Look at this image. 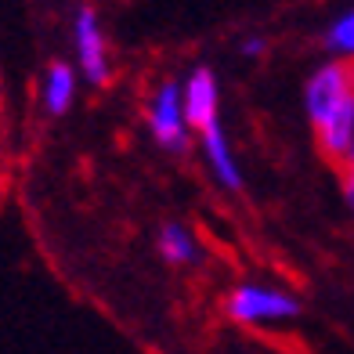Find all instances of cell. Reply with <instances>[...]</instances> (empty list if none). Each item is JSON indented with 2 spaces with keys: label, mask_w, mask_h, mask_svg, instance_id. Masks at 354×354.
Here are the masks:
<instances>
[{
  "label": "cell",
  "mask_w": 354,
  "mask_h": 354,
  "mask_svg": "<svg viewBox=\"0 0 354 354\" xmlns=\"http://www.w3.org/2000/svg\"><path fill=\"white\" fill-rule=\"evenodd\" d=\"M304 112H308L318 152L344 167L354 145V62L326 58L304 80Z\"/></svg>",
  "instance_id": "6da1fadb"
},
{
  "label": "cell",
  "mask_w": 354,
  "mask_h": 354,
  "mask_svg": "<svg viewBox=\"0 0 354 354\" xmlns=\"http://www.w3.org/2000/svg\"><path fill=\"white\" fill-rule=\"evenodd\" d=\"M224 311L239 326L271 329V326H289L293 318H300L304 308L289 289L275 282H235L224 297Z\"/></svg>",
  "instance_id": "7a4b0ae2"
},
{
  "label": "cell",
  "mask_w": 354,
  "mask_h": 354,
  "mask_svg": "<svg viewBox=\"0 0 354 354\" xmlns=\"http://www.w3.org/2000/svg\"><path fill=\"white\" fill-rule=\"evenodd\" d=\"M145 127H149L152 141L163 152H185L188 141L196 138L185 116L181 102V80H159L145 98Z\"/></svg>",
  "instance_id": "3957f363"
},
{
  "label": "cell",
  "mask_w": 354,
  "mask_h": 354,
  "mask_svg": "<svg viewBox=\"0 0 354 354\" xmlns=\"http://www.w3.org/2000/svg\"><path fill=\"white\" fill-rule=\"evenodd\" d=\"M73 66L80 80L91 87H105L112 80V51H109V33L102 15L91 4H80L73 15Z\"/></svg>",
  "instance_id": "277c9868"
},
{
  "label": "cell",
  "mask_w": 354,
  "mask_h": 354,
  "mask_svg": "<svg viewBox=\"0 0 354 354\" xmlns=\"http://www.w3.org/2000/svg\"><path fill=\"white\" fill-rule=\"evenodd\" d=\"M181 102L192 134L221 123V80L210 66H192L181 80Z\"/></svg>",
  "instance_id": "5b68a950"
},
{
  "label": "cell",
  "mask_w": 354,
  "mask_h": 354,
  "mask_svg": "<svg viewBox=\"0 0 354 354\" xmlns=\"http://www.w3.org/2000/svg\"><path fill=\"white\" fill-rule=\"evenodd\" d=\"M196 141H199L203 163H206L214 181L224 192H243V185H246L243 163H239V156L232 149V138H228V131H224V123H214V127H206V131H199Z\"/></svg>",
  "instance_id": "8992f818"
},
{
  "label": "cell",
  "mask_w": 354,
  "mask_h": 354,
  "mask_svg": "<svg viewBox=\"0 0 354 354\" xmlns=\"http://www.w3.org/2000/svg\"><path fill=\"white\" fill-rule=\"evenodd\" d=\"M76 94H80V73L73 62H62V58L47 62V69L40 76V109L51 120H58L66 112H73Z\"/></svg>",
  "instance_id": "52a82bcc"
},
{
  "label": "cell",
  "mask_w": 354,
  "mask_h": 354,
  "mask_svg": "<svg viewBox=\"0 0 354 354\" xmlns=\"http://www.w3.org/2000/svg\"><path fill=\"white\" fill-rule=\"evenodd\" d=\"M156 246H159V257H163L167 264H174V268L196 264V261H199V253H203L196 232H192L185 221H167L163 228H159Z\"/></svg>",
  "instance_id": "ba28073f"
},
{
  "label": "cell",
  "mask_w": 354,
  "mask_h": 354,
  "mask_svg": "<svg viewBox=\"0 0 354 354\" xmlns=\"http://www.w3.org/2000/svg\"><path fill=\"white\" fill-rule=\"evenodd\" d=\"M322 44H326L329 58L354 62V8L340 11L326 29H322Z\"/></svg>",
  "instance_id": "9c48e42d"
},
{
  "label": "cell",
  "mask_w": 354,
  "mask_h": 354,
  "mask_svg": "<svg viewBox=\"0 0 354 354\" xmlns=\"http://www.w3.org/2000/svg\"><path fill=\"white\" fill-rule=\"evenodd\" d=\"M340 188H344V199H347V206L354 210V145H351V152H347L344 167H340Z\"/></svg>",
  "instance_id": "30bf717a"
},
{
  "label": "cell",
  "mask_w": 354,
  "mask_h": 354,
  "mask_svg": "<svg viewBox=\"0 0 354 354\" xmlns=\"http://www.w3.org/2000/svg\"><path fill=\"white\" fill-rule=\"evenodd\" d=\"M268 40L261 37V33H253V37H246L243 44H239V51H243V58H250V62H261L264 55H268Z\"/></svg>",
  "instance_id": "8fae6325"
},
{
  "label": "cell",
  "mask_w": 354,
  "mask_h": 354,
  "mask_svg": "<svg viewBox=\"0 0 354 354\" xmlns=\"http://www.w3.org/2000/svg\"><path fill=\"white\" fill-rule=\"evenodd\" d=\"M0 98H4V91H0Z\"/></svg>",
  "instance_id": "7c38bea8"
}]
</instances>
